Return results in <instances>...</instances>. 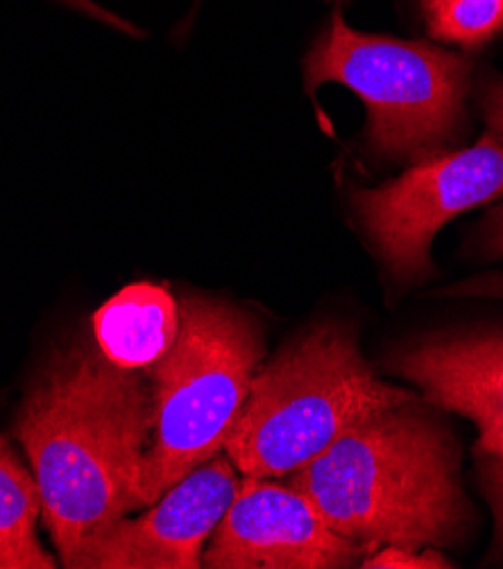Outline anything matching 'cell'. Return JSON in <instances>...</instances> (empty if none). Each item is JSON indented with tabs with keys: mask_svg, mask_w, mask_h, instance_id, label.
<instances>
[{
	"mask_svg": "<svg viewBox=\"0 0 503 569\" xmlns=\"http://www.w3.org/2000/svg\"><path fill=\"white\" fill-rule=\"evenodd\" d=\"M152 431V390L102 352L73 350L50 363L17 416L34 468L46 529L67 567L139 508Z\"/></svg>",
	"mask_w": 503,
	"mask_h": 569,
	"instance_id": "cell-1",
	"label": "cell"
},
{
	"mask_svg": "<svg viewBox=\"0 0 503 569\" xmlns=\"http://www.w3.org/2000/svg\"><path fill=\"white\" fill-rule=\"evenodd\" d=\"M454 442L413 402L352 427L289 475L322 520L372 551L446 547L467 529Z\"/></svg>",
	"mask_w": 503,
	"mask_h": 569,
	"instance_id": "cell-2",
	"label": "cell"
},
{
	"mask_svg": "<svg viewBox=\"0 0 503 569\" xmlns=\"http://www.w3.org/2000/svg\"><path fill=\"white\" fill-rule=\"evenodd\" d=\"M406 402L413 395L379 381L350 329L320 325L254 372L225 453L243 477H289L352 427Z\"/></svg>",
	"mask_w": 503,
	"mask_h": 569,
	"instance_id": "cell-3",
	"label": "cell"
},
{
	"mask_svg": "<svg viewBox=\"0 0 503 569\" xmlns=\"http://www.w3.org/2000/svg\"><path fill=\"white\" fill-rule=\"evenodd\" d=\"M261 359V333L245 311L202 296L180 300L175 343L152 366L139 508L225 449Z\"/></svg>",
	"mask_w": 503,
	"mask_h": 569,
	"instance_id": "cell-4",
	"label": "cell"
},
{
	"mask_svg": "<svg viewBox=\"0 0 503 569\" xmlns=\"http://www.w3.org/2000/svg\"><path fill=\"white\" fill-rule=\"evenodd\" d=\"M472 64L424 41L352 30L335 12L304 60L306 91L335 82L365 109V141L381 159L424 161L461 137Z\"/></svg>",
	"mask_w": 503,
	"mask_h": 569,
	"instance_id": "cell-5",
	"label": "cell"
},
{
	"mask_svg": "<svg viewBox=\"0 0 503 569\" xmlns=\"http://www.w3.org/2000/svg\"><path fill=\"white\" fill-rule=\"evenodd\" d=\"M503 193V143L485 132L474 146L413 163L398 180L354 191L361 224L400 279L431 272L429 248L440 227Z\"/></svg>",
	"mask_w": 503,
	"mask_h": 569,
	"instance_id": "cell-6",
	"label": "cell"
},
{
	"mask_svg": "<svg viewBox=\"0 0 503 569\" xmlns=\"http://www.w3.org/2000/svg\"><path fill=\"white\" fill-rule=\"evenodd\" d=\"M370 549L333 531L289 483L243 477L204 545L211 569H335L363 562Z\"/></svg>",
	"mask_w": 503,
	"mask_h": 569,
	"instance_id": "cell-7",
	"label": "cell"
},
{
	"mask_svg": "<svg viewBox=\"0 0 503 569\" xmlns=\"http://www.w3.org/2000/svg\"><path fill=\"white\" fill-rule=\"evenodd\" d=\"M225 457L191 470L137 520L93 538L71 569H198L202 549L234 501L241 479Z\"/></svg>",
	"mask_w": 503,
	"mask_h": 569,
	"instance_id": "cell-8",
	"label": "cell"
},
{
	"mask_svg": "<svg viewBox=\"0 0 503 569\" xmlns=\"http://www.w3.org/2000/svg\"><path fill=\"white\" fill-rule=\"evenodd\" d=\"M393 370L418 383L426 400L479 427V453L503 466V336L429 340L404 350Z\"/></svg>",
	"mask_w": 503,
	"mask_h": 569,
	"instance_id": "cell-9",
	"label": "cell"
},
{
	"mask_svg": "<svg viewBox=\"0 0 503 569\" xmlns=\"http://www.w3.org/2000/svg\"><path fill=\"white\" fill-rule=\"evenodd\" d=\"M180 329V305L154 283H132L93 318L100 352L128 370L152 368L173 348Z\"/></svg>",
	"mask_w": 503,
	"mask_h": 569,
	"instance_id": "cell-10",
	"label": "cell"
},
{
	"mask_svg": "<svg viewBox=\"0 0 503 569\" xmlns=\"http://www.w3.org/2000/svg\"><path fill=\"white\" fill-rule=\"evenodd\" d=\"M41 492L0 433V569H52L54 558L37 538Z\"/></svg>",
	"mask_w": 503,
	"mask_h": 569,
	"instance_id": "cell-11",
	"label": "cell"
},
{
	"mask_svg": "<svg viewBox=\"0 0 503 569\" xmlns=\"http://www.w3.org/2000/svg\"><path fill=\"white\" fill-rule=\"evenodd\" d=\"M429 32L446 43L481 46L503 30V0H422Z\"/></svg>",
	"mask_w": 503,
	"mask_h": 569,
	"instance_id": "cell-12",
	"label": "cell"
},
{
	"mask_svg": "<svg viewBox=\"0 0 503 569\" xmlns=\"http://www.w3.org/2000/svg\"><path fill=\"white\" fill-rule=\"evenodd\" d=\"M459 291H470V293H483V296H503V277L496 279H485V281H474L465 283ZM487 481H490V499L494 508V520H496V540H494V556L503 560V466H487Z\"/></svg>",
	"mask_w": 503,
	"mask_h": 569,
	"instance_id": "cell-13",
	"label": "cell"
},
{
	"mask_svg": "<svg viewBox=\"0 0 503 569\" xmlns=\"http://www.w3.org/2000/svg\"><path fill=\"white\" fill-rule=\"evenodd\" d=\"M361 567H400V569H444L452 567L450 560L440 556L437 551L429 549L424 553H418V549L411 547H398L385 545L383 549L372 551L368 558H363Z\"/></svg>",
	"mask_w": 503,
	"mask_h": 569,
	"instance_id": "cell-14",
	"label": "cell"
},
{
	"mask_svg": "<svg viewBox=\"0 0 503 569\" xmlns=\"http://www.w3.org/2000/svg\"><path fill=\"white\" fill-rule=\"evenodd\" d=\"M481 107L483 119L487 123V132L503 143V78H487L481 89Z\"/></svg>",
	"mask_w": 503,
	"mask_h": 569,
	"instance_id": "cell-15",
	"label": "cell"
},
{
	"mask_svg": "<svg viewBox=\"0 0 503 569\" xmlns=\"http://www.w3.org/2000/svg\"><path fill=\"white\" fill-rule=\"evenodd\" d=\"M60 3H64L67 8H73V10L82 12V14H89V17H93L95 21L107 23V26H111V28H119V30H123V32H132V34L137 32L128 21H123L121 17L111 14L109 10H104V8L95 6L93 0H60Z\"/></svg>",
	"mask_w": 503,
	"mask_h": 569,
	"instance_id": "cell-16",
	"label": "cell"
},
{
	"mask_svg": "<svg viewBox=\"0 0 503 569\" xmlns=\"http://www.w3.org/2000/svg\"><path fill=\"white\" fill-rule=\"evenodd\" d=\"M481 243H483L485 254H490V257H501L503 254V207H499L492 213Z\"/></svg>",
	"mask_w": 503,
	"mask_h": 569,
	"instance_id": "cell-17",
	"label": "cell"
}]
</instances>
